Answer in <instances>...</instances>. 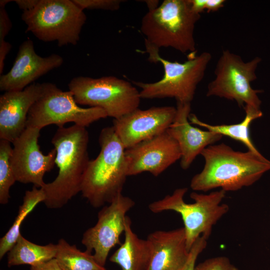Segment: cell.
<instances>
[{
    "label": "cell",
    "instance_id": "obj_1",
    "mask_svg": "<svg viewBox=\"0 0 270 270\" xmlns=\"http://www.w3.org/2000/svg\"><path fill=\"white\" fill-rule=\"evenodd\" d=\"M200 154L205 164L191 180L194 190L220 188L225 192L236 191L252 185L270 170V161L262 154L236 151L223 143L208 146Z\"/></svg>",
    "mask_w": 270,
    "mask_h": 270
},
{
    "label": "cell",
    "instance_id": "obj_2",
    "mask_svg": "<svg viewBox=\"0 0 270 270\" xmlns=\"http://www.w3.org/2000/svg\"><path fill=\"white\" fill-rule=\"evenodd\" d=\"M86 128L72 125L58 128L52 140L56 150L58 172L52 182L41 188L49 208H59L80 192L83 176L90 161Z\"/></svg>",
    "mask_w": 270,
    "mask_h": 270
},
{
    "label": "cell",
    "instance_id": "obj_3",
    "mask_svg": "<svg viewBox=\"0 0 270 270\" xmlns=\"http://www.w3.org/2000/svg\"><path fill=\"white\" fill-rule=\"evenodd\" d=\"M98 142L100 152L96 158L88 162L80 190L94 208L110 204L122 194L128 176L126 148L112 126L101 130Z\"/></svg>",
    "mask_w": 270,
    "mask_h": 270
},
{
    "label": "cell",
    "instance_id": "obj_4",
    "mask_svg": "<svg viewBox=\"0 0 270 270\" xmlns=\"http://www.w3.org/2000/svg\"><path fill=\"white\" fill-rule=\"evenodd\" d=\"M200 18L190 0H164L144 16L140 31L144 43L158 49L172 48L183 54L193 52L196 50L194 28Z\"/></svg>",
    "mask_w": 270,
    "mask_h": 270
},
{
    "label": "cell",
    "instance_id": "obj_5",
    "mask_svg": "<svg viewBox=\"0 0 270 270\" xmlns=\"http://www.w3.org/2000/svg\"><path fill=\"white\" fill-rule=\"evenodd\" d=\"M148 60L151 62L160 63L164 70L162 78L154 82H133L140 88L141 98H174L177 102L190 103L198 84L204 78L212 54L203 52L180 63L170 62L160 56V49L145 43Z\"/></svg>",
    "mask_w": 270,
    "mask_h": 270
},
{
    "label": "cell",
    "instance_id": "obj_6",
    "mask_svg": "<svg viewBox=\"0 0 270 270\" xmlns=\"http://www.w3.org/2000/svg\"><path fill=\"white\" fill-rule=\"evenodd\" d=\"M187 191L186 188H177L172 194L150 204L148 208L154 213L172 210L181 216L186 247L190 251L199 237L208 238L213 226L228 212L229 207L222 204L226 193L222 189L206 194L192 192L190 197L194 202L192 204L184 200Z\"/></svg>",
    "mask_w": 270,
    "mask_h": 270
},
{
    "label": "cell",
    "instance_id": "obj_7",
    "mask_svg": "<svg viewBox=\"0 0 270 270\" xmlns=\"http://www.w3.org/2000/svg\"><path fill=\"white\" fill-rule=\"evenodd\" d=\"M21 18L26 32L44 42H56L59 46L76 45L86 20L84 10L72 0H38Z\"/></svg>",
    "mask_w": 270,
    "mask_h": 270
},
{
    "label": "cell",
    "instance_id": "obj_8",
    "mask_svg": "<svg viewBox=\"0 0 270 270\" xmlns=\"http://www.w3.org/2000/svg\"><path fill=\"white\" fill-rule=\"evenodd\" d=\"M68 88L78 104L100 108L114 119L138 108L141 99L134 84L114 76L74 77Z\"/></svg>",
    "mask_w": 270,
    "mask_h": 270
},
{
    "label": "cell",
    "instance_id": "obj_9",
    "mask_svg": "<svg viewBox=\"0 0 270 270\" xmlns=\"http://www.w3.org/2000/svg\"><path fill=\"white\" fill-rule=\"evenodd\" d=\"M42 95L30 108L26 128L42 129L50 124L64 127L68 122L86 128L108 116L98 108H82L74 100L72 93L64 91L51 82H43Z\"/></svg>",
    "mask_w": 270,
    "mask_h": 270
},
{
    "label": "cell",
    "instance_id": "obj_10",
    "mask_svg": "<svg viewBox=\"0 0 270 270\" xmlns=\"http://www.w3.org/2000/svg\"><path fill=\"white\" fill-rule=\"evenodd\" d=\"M261 61L255 57L245 62L228 50L222 51L214 70V78L208 85L206 96H218L236 101L240 106H249L260 109V90L252 88L257 78L256 70Z\"/></svg>",
    "mask_w": 270,
    "mask_h": 270
},
{
    "label": "cell",
    "instance_id": "obj_11",
    "mask_svg": "<svg viewBox=\"0 0 270 270\" xmlns=\"http://www.w3.org/2000/svg\"><path fill=\"white\" fill-rule=\"evenodd\" d=\"M134 202L122 194L98 213V221L83 234L82 243L86 251L93 254L96 262L104 266L110 250L120 245V236L126 228V213L134 206Z\"/></svg>",
    "mask_w": 270,
    "mask_h": 270
},
{
    "label": "cell",
    "instance_id": "obj_12",
    "mask_svg": "<svg viewBox=\"0 0 270 270\" xmlns=\"http://www.w3.org/2000/svg\"><path fill=\"white\" fill-rule=\"evenodd\" d=\"M40 129L26 128L12 142L10 163L16 181L43 187L44 174L56 164V150L54 148L44 155L40 149L38 140Z\"/></svg>",
    "mask_w": 270,
    "mask_h": 270
},
{
    "label": "cell",
    "instance_id": "obj_13",
    "mask_svg": "<svg viewBox=\"0 0 270 270\" xmlns=\"http://www.w3.org/2000/svg\"><path fill=\"white\" fill-rule=\"evenodd\" d=\"M176 112V108L172 106L138 108L114 119L112 126L126 149L166 132L172 123Z\"/></svg>",
    "mask_w": 270,
    "mask_h": 270
},
{
    "label": "cell",
    "instance_id": "obj_14",
    "mask_svg": "<svg viewBox=\"0 0 270 270\" xmlns=\"http://www.w3.org/2000/svg\"><path fill=\"white\" fill-rule=\"evenodd\" d=\"M128 176L148 172L157 176L181 158L177 142L167 130L126 149Z\"/></svg>",
    "mask_w": 270,
    "mask_h": 270
},
{
    "label": "cell",
    "instance_id": "obj_15",
    "mask_svg": "<svg viewBox=\"0 0 270 270\" xmlns=\"http://www.w3.org/2000/svg\"><path fill=\"white\" fill-rule=\"evenodd\" d=\"M63 62V58L58 54L40 56L34 50L32 41L27 40L19 46L9 72L0 74V90L5 92L23 90L40 76L60 66Z\"/></svg>",
    "mask_w": 270,
    "mask_h": 270
},
{
    "label": "cell",
    "instance_id": "obj_16",
    "mask_svg": "<svg viewBox=\"0 0 270 270\" xmlns=\"http://www.w3.org/2000/svg\"><path fill=\"white\" fill-rule=\"evenodd\" d=\"M42 89V83H33L23 90L6 92L0 96V140L12 143L22 134L29 110Z\"/></svg>",
    "mask_w": 270,
    "mask_h": 270
},
{
    "label": "cell",
    "instance_id": "obj_17",
    "mask_svg": "<svg viewBox=\"0 0 270 270\" xmlns=\"http://www.w3.org/2000/svg\"><path fill=\"white\" fill-rule=\"evenodd\" d=\"M174 120L166 130L177 142L181 152V168L186 170L204 148L220 140L222 136L190 124L188 119L190 103L177 102Z\"/></svg>",
    "mask_w": 270,
    "mask_h": 270
},
{
    "label": "cell",
    "instance_id": "obj_18",
    "mask_svg": "<svg viewBox=\"0 0 270 270\" xmlns=\"http://www.w3.org/2000/svg\"><path fill=\"white\" fill-rule=\"evenodd\" d=\"M147 239L152 248L148 270H182L190 254L184 227L171 230H156Z\"/></svg>",
    "mask_w": 270,
    "mask_h": 270
},
{
    "label": "cell",
    "instance_id": "obj_19",
    "mask_svg": "<svg viewBox=\"0 0 270 270\" xmlns=\"http://www.w3.org/2000/svg\"><path fill=\"white\" fill-rule=\"evenodd\" d=\"M124 239L109 260L122 270H148L152 254L151 244L146 238H140L132 230V222L127 216Z\"/></svg>",
    "mask_w": 270,
    "mask_h": 270
},
{
    "label": "cell",
    "instance_id": "obj_20",
    "mask_svg": "<svg viewBox=\"0 0 270 270\" xmlns=\"http://www.w3.org/2000/svg\"><path fill=\"white\" fill-rule=\"evenodd\" d=\"M246 116L242 122L236 124L212 125L200 120L194 114H190L188 119L191 122L202 126L208 130L228 136L242 143L248 150L256 154L261 155L254 145L250 136V126L253 120L261 117L262 113L260 109L245 106Z\"/></svg>",
    "mask_w": 270,
    "mask_h": 270
},
{
    "label": "cell",
    "instance_id": "obj_21",
    "mask_svg": "<svg viewBox=\"0 0 270 270\" xmlns=\"http://www.w3.org/2000/svg\"><path fill=\"white\" fill-rule=\"evenodd\" d=\"M56 252V244L38 245L28 240L20 234L8 252V266H37L55 258Z\"/></svg>",
    "mask_w": 270,
    "mask_h": 270
},
{
    "label": "cell",
    "instance_id": "obj_22",
    "mask_svg": "<svg viewBox=\"0 0 270 270\" xmlns=\"http://www.w3.org/2000/svg\"><path fill=\"white\" fill-rule=\"evenodd\" d=\"M44 194L42 188L34 186L32 190H26L23 198V202L20 206L18 215L6 233L0 240V259L12 248L21 234L20 228L26 218L35 207L40 202H44Z\"/></svg>",
    "mask_w": 270,
    "mask_h": 270
},
{
    "label": "cell",
    "instance_id": "obj_23",
    "mask_svg": "<svg viewBox=\"0 0 270 270\" xmlns=\"http://www.w3.org/2000/svg\"><path fill=\"white\" fill-rule=\"evenodd\" d=\"M55 256L62 270H106L95 260L93 254L82 252L64 238L58 240Z\"/></svg>",
    "mask_w": 270,
    "mask_h": 270
},
{
    "label": "cell",
    "instance_id": "obj_24",
    "mask_svg": "<svg viewBox=\"0 0 270 270\" xmlns=\"http://www.w3.org/2000/svg\"><path fill=\"white\" fill-rule=\"evenodd\" d=\"M10 142L0 140V204H6L10 198V190L16 182L10 163L12 147Z\"/></svg>",
    "mask_w": 270,
    "mask_h": 270
},
{
    "label": "cell",
    "instance_id": "obj_25",
    "mask_svg": "<svg viewBox=\"0 0 270 270\" xmlns=\"http://www.w3.org/2000/svg\"><path fill=\"white\" fill-rule=\"evenodd\" d=\"M82 10H102L114 11L118 10L122 0H72Z\"/></svg>",
    "mask_w": 270,
    "mask_h": 270
},
{
    "label": "cell",
    "instance_id": "obj_26",
    "mask_svg": "<svg viewBox=\"0 0 270 270\" xmlns=\"http://www.w3.org/2000/svg\"><path fill=\"white\" fill-rule=\"evenodd\" d=\"M194 270H239L229 259L223 256L206 260L196 265Z\"/></svg>",
    "mask_w": 270,
    "mask_h": 270
},
{
    "label": "cell",
    "instance_id": "obj_27",
    "mask_svg": "<svg viewBox=\"0 0 270 270\" xmlns=\"http://www.w3.org/2000/svg\"><path fill=\"white\" fill-rule=\"evenodd\" d=\"M208 239L202 236L196 240L190 251L188 262L182 270H194L198 257L206 248Z\"/></svg>",
    "mask_w": 270,
    "mask_h": 270
},
{
    "label": "cell",
    "instance_id": "obj_28",
    "mask_svg": "<svg viewBox=\"0 0 270 270\" xmlns=\"http://www.w3.org/2000/svg\"><path fill=\"white\" fill-rule=\"evenodd\" d=\"M192 10L200 14L206 10L208 12H213L223 7L224 0H190Z\"/></svg>",
    "mask_w": 270,
    "mask_h": 270
},
{
    "label": "cell",
    "instance_id": "obj_29",
    "mask_svg": "<svg viewBox=\"0 0 270 270\" xmlns=\"http://www.w3.org/2000/svg\"><path fill=\"white\" fill-rule=\"evenodd\" d=\"M12 26V24L5 6H0V42L4 40Z\"/></svg>",
    "mask_w": 270,
    "mask_h": 270
},
{
    "label": "cell",
    "instance_id": "obj_30",
    "mask_svg": "<svg viewBox=\"0 0 270 270\" xmlns=\"http://www.w3.org/2000/svg\"><path fill=\"white\" fill-rule=\"evenodd\" d=\"M30 270H62L56 260L54 258L35 266H32Z\"/></svg>",
    "mask_w": 270,
    "mask_h": 270
},
{
    "label": "cell",
    "instance_id": "obj_31",
    "mask_svg": "<svg viewBox=\"0 0 270 270\" xmlns=\"http://www.w3.org/2000/svg\"><path fill=\"white\" fill-rule=\"evenodd\" d=\"M12 45L8 42L5 40L0 42V74H2L4 62L6 55L10 50Z\"/></svg>",
    "mask_w": 270,
    "mask_h": 270
},
{
    "label": "cell",
    "instance_id": "obj_32",
    "mask_svg": "<svg viewBox=\"0 0 270 270\" xmlns=\"http://www.w3.org/2000/svg\"><path fill=\"white\" fill-rule=\"evenodd\" d=\"M14 2L23 12L33 8L37 4L38 0H14Z\"/></svg>",
    "mask_w": 270,
    "mask_h": 270
},
{
    "label": "cell",
    "instance_id": "obj_33",
    "mask_svg": "<svg viewBox=\"0 0 270 270\" xmlns=\"http://www.w3.org/2000/svg\"><path fill=\"white\" fill-rule=\"evenodd\" d=\"M144 2L146 4L148 11L154 10L156 8L160 5L159 4V0H144Z\"/></svg>",
    "mask_w": 270,
    "mask_h": 270
},
{
    "label": "cell",
    "instance_id": "obj_34",
    "mask_svg": "<svg viewBox=\"0 0 270 270\" xmlns=\"http://www.w3.org/2000/svg\"><path fill=\"white\" fill-rule=\"evenodd\" d=\"M13 0H0V6H6V4L8 2H12Z\"/></svg>",
    "mask_w": 270,
    "mask_h": 270
}]
</instances>
